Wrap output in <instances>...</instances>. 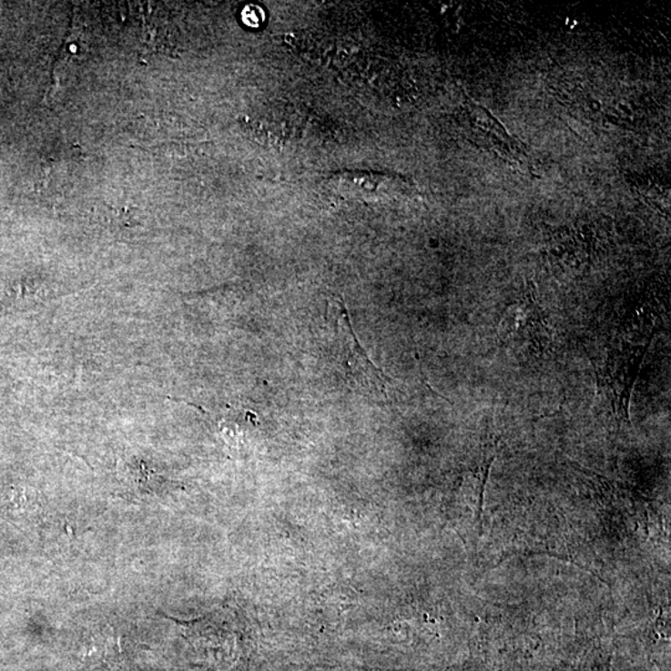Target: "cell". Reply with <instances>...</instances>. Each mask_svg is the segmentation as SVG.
Wrapping results in <instances>:
<instances>
[{
    "mask_svg": "<svg viewBox=\"0 0 671 671\" xmlns=\"http://www.w3.org/2000/svg\"><path fill=\"white\" fill-rule=\"evenodd\" d=\"M652 340L653 336L648 337L642 345L615 341L601 360L594 361L598 403L616 423L629 424L633 390Z\"/></svg>",
    "mask_w": 671,
    "mask_h": 671,
    "instance_id": "cell-1",
    "label": "cell"
},
{
    "mask_svg": "<svg viewBox=\"0 0 671 671\" xmlns=\"http://www.w3.org/2000/svg\"><path fill=\"white\" fill-rule=\"evenodd\" d=\"M497 336L503 345L523 351L534 359H541L548 352L552 333L533 284L507 306L497 327Z\"/></svg>",
    "mask_w": 671,
    "mask_h": 671,
    "instance_id": "cell-2",
    "label": "cell"
},
{
    "mask_svg": "<svg viewBox=\"0 0 671 671\" xmlns=\"http://www.w3.org/2000/svg\"><path fill=\"white\" fill-rule=\"evenodd\" d=\"M336 320V336L339 342L340 362L343 372L362 387L373 393L386 394L390 378L368 359L366 351L361 347L351 325L349 312L342 301L330 305Z\"/></svg>",
    "mask_w": 671,
    "mask_h": 671,
    "instance_id": "cell-3",
    "label": "cell"
},
{
    "mask_svg": "<svg viewBox=\"0 0 671 671\" xmlns=\"http://www.w3.org/2000/svg\"><path fill=\"white\" fill-rule=\"evenodd\" d=\"M403 180L386 173L368 170H341L327 179V189L350 202L373 203L387 199Z\"/></svg>",
    "mask_w": 671,
    "mask_h": 671,
    "instance_id": "cell-4",
    "label": "cell"
}]
</instances>
